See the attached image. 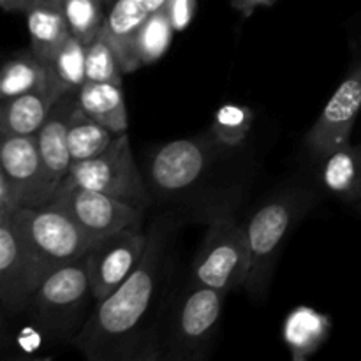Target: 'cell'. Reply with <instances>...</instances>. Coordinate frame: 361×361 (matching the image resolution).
Returning a JSON list of instances; mask_svg holds the SVG:
<instances>
[{
    "mask_svg": "<svg viewBox=\"0 0 361 361\" xmlns=\"http://www.w3.org/2000/svg\"><path fill=\"white\" fill-rule=\"evenodd\" d=\"M166 236L148 235V247L136 270L109 296L95 302L73 345L90 361L145 360L141 328L154 305L161 279Z\"/></svg>",
    "mask_w": 361,
    "mask_h": 361,
    "instance_id": "1",
    "label": "cell"
},
{
    "mask_svg": "<svg viewBox=\"0 0 361 361\" xmlns=\"http://www.w3.org/2000/svg\"><path fill=\"white\" fill-rule=\"evenodd\" d=\"M94 298L85 257L53 270L28 303L32 319L55 341H73L85 324Z\"/></svg>",
    "mask_w": 361,
    "mask_h": 361,
    "instance_id": "2",
    "label": "cell"
},
{
    "mask_svg": "<svg viewBox=\"0 0 361 361\" xmlns=\"http://www.w3.org/2000/svg\"><path fill=\"white\" fill-rule=\"evenodd\" d=\"M310 203L309 194L302 190L279 194L249 219L245 226L250 249V274L245 289L250 296L257 300L267 296L282 243L309 210Z\"/></svg>",
    "mask_w": 361,
    "mask_h": 361,
    "instance_id": "3",
    "label": "cell"
},
{
    "mask_svg": "<svg viewBox=\"0 0 361 361\" xmlns=\"http://www.w3.org/2000/svg\"><path fill=\"white\" fill-rule=\"evenodd\" d=\"M194 282L222 293L245 288L250 274L247 226L221 214L210 222L192 267Z\"/></svg>",
    "mask_w": 361,
    "mask_h": 361,
    "instance_id": "4",
    "label": "cell"
},
{
    "mask_svg": "<svg viewBox=\"0 0 361 361\" xmlns=\"http://www.w3.org/2000/svg\"><path fill=\"white\" fill-rule=\"evenodd\" d=\"M67 178L141 210L150 203V194L134 161L129 133L116 134L111 145L95 157L73 162Z\"/></svg>",
    "mask_w": 361,
    "mask_h": 361,
    "instance_id": "5",
    "label": "cell"
},
{
    "mask_svg": "<svg viewBox=\"0 0 361 361\" xmlns=\"http://www.w3.org/2000/svg\"><path fill=\"white\" fill-rule=\"evenodd\" d=\"M51 274L13 215L0 217V305L6 316L28 309L32 296Z\"/></svg>",
    "mask_w": 361,
    "mask_h": 361,
    "instance_id": "6",
    "label": "cell"
},
{
    "mask_svg": "<svg viewBox=\"0 0 361 361\" xmlns=\"http://www.w3.org/2000/svg\"><path fill=\"white\" fill-rule=\"evenodd\" d=\"M46 204H53L66 212L90 236L92 242L122 229L136 228L143 221L141 208L130 207L99 190L78 185L67 176L60 182Z\"/></svg>",
    "mask_w": 361,
    "mask_h": 361,
    "instance_id": "7",
    "label": "cell"
},
{
    "mask_svg": "<svg viewBox=\"0 0 361 361\" xmlns=\"http://www.w3.org/2000/svg\"><path fill=\"white\" fill-rule=\"evenodd\" d=\"M13 217L51 271L62 264L83 259L94 243L66 212L53 204L20 208Z\"/></svg>",
    "mask_w": 361,
    "mask_h": 361,
    "instance_id": "8",
    "label": "cell"
},
{
    "mask_svg": "<svg viewBox=\"0 0 361 361\" xmlns=\"http://www.w3.org/2000/svg\"><path fill=\"white\" fill-rule=\"evenodd\" d=\"M148 235L141 226L127 228L92 243L85 256L95 302L111 295L143 259Z\"/></svg>",
    "mask_w": 361,
    "mask_h": 361,
    "instance_id": "9",
    "label": "cell"
},
{
    "mask_svg": "<svg viewBox=\"0 0 361 361\" xmlns=\"http://www.w3.org/2000/svg\"><path fill=\"white\" fill-rule=\"evenodd\" d=\"M224 296L226 293L219 289L194 282V288L187 293L176 312L169 358H200L221 324Z\"/></svg>",
    "mask_w": 361,
    "mask_h": 361,
    "instance_id": "10",
    "label": "cell"
},
{
    "mask_svg": "<svg viewBox=\"0 0 361 361\" xmlns=\"http://www.w3.org/2000/svg\"><path fill=\"white\" fill-rule=\"evenodd\" d=\"M224 148L210 136L183 137L159 148L150 161V182L161 194H176L197 182Z\"/></svg>",
    "mask_w": 361,
    "mask_h": 361,
    "instance_id": "11",
    "label": "cell"
},
{
    "mask_svg": "<svg viewBox=\"0 0 361 361\" xmlns=\"http://www.w3.org/2000/svg\"><path fill=\"white\" fill-rule=\"evenodd\" d=\"M361 111V60L344 78L305 136L310 154L323 157L351 141L353 127Z\"/></svg>",
    "mask_w": 361,
    "mask_h": 361,
    "instance_id": "12",
    "label": "cell"
},
{
    "mask_svg": "<svg viewBox=\"0 0 361 361\" xmlns=\"http://www.w3.org/2000/svg\"><path fill=\"white\" fill-rule=\"evenodd\" d=\"M0 173L14 183L23 208L44 207L55 192L35 136L0 134Z\"/></svg>",
    "mask_w": 361,
    "mask_h": 361,
    "instance_id": "13",
    "label": "cell"
},
{
    "mask_svg": "<svg viewBox=\"0 0 361 361\" xmlns=\"http://www.w3.org/2000/svg\"><path fill=\"white\" fill-rule=\"evenodd\" d=\"M78 106L76 92H66L53 106L46 122L35 134L42 162L48 171L49 180L56 187L69 175L73 157L69 152V123L74 109Z\"/></svg>",
    "mask_w": 361,
    "mask_h": 361,
    "instance_id": "14",
    "label": "cell"
},
{
    "mask_svg": "<svg viewBox=\"0 0 361 361\" xmlns=\"http://www.w3.org/2000/svg\"><path fill=\"white\" fill-rule=\"evenodd\" d=\"M66 88L55 80L44 87L21 94L18 97L2 101L0 108V134H20V136H35L51 113Z\"/></svg>",
    "mask_w": 361,
    "mask_h": 361,
    "instance_id": "15",
    "label": "cell"
},
{
    "mask_svg": "<svg viewBox=\"0 0 361 361\" xmlns=\"http://www.w3.org/2000/svg\"><path fill=\"white\" fill-rule=\"evenodd\" d=\"M148 14L150 13L147 7L136 0H115L108 7L101 34L115 48L126 74L140 69L136 60V41Z\"/></svg>",
    "mask_w": 361,
    "mask_h": 361,
    "instance_id": "16",
    "label": "cell"
},
{
    "mask_svg": "<svg viewBox=\"0 0 361 361\" xmlns=\"http://www.w3.org/2000/svg\"><path fill=\"white\" fill-rule=\"evenodd\" d=\"M25 20L30 49L42 62L49 63L71 35L62 0H35L25 13Z\"/></svg>",
    "mask_w": 361,
    "mask_h": 361,
    "instance_id": "17",
    "label": "cell"
},
{
    "mask_svg": "<svg viewBox=\"0 0 361 361\" xmlns=\"http://www.w3.org/2000/svg\"><path fill=\"white\" fill-rule=\"evenodd\" d=\"M331 331V319L326 314L300 305L288 314L282 326V341L288 345L293 361H305L316 355Z\"/></svg>",
    "mask_w": 361,
    "mask_h": 361,
    "instance_id": "18",
    "label": "cell"
},
{
    "mask_svg": "<svg viewBox=\"0 0 361 361\" xmlns=\"http://www.w3.org/2000/svg\"><path fill=\"white\" fill-rule=\"evenodd\" d=\"M321 182L344 201L361 200V143L351 141L321 157Z\"/></svg>",
    "mask_w": 361,
    "mask_h": 361,
    "instance_id": "19",
    "label": "cell"
},
{
    "mask_svg": "<svg viewBox=\"0 0 361 361\" xmlns=\"http://www.w3.org/2000/svg\"><path fill=\"white\" fill-rule=\"evenodd\" d=\"M78 94V104L85 113L101 122L113 133H127L129 115H127L126 97L122 83L109 81H87Z\"/></svg>",
    "mask_w": 361,
    "mask_h": 361,
    "instance_id": "20",
    "label": "cell"
},
{
    "mask_svg": "<svg viewBox=\"0 0 361 361\" xmlns=\"http://www.w3.org/2000/svg\"><path fill=\"white\" fill-rule=\"evenodd\" d=\"M53 80V73L46 62H42L34 51L20 53L7 60L0 74V99L18 97L21 94L44 87Z\"/></svg>",
    "mask_w": 361,
    "mask_h": 361,
    "instance_id": "21",
    "label": "cell"
},
{
    "mask_svg": "<svg viewBox=\"0 0 361 361\" xmlns=\"http://www.w3.org/2000/svg\"><path fill=\"white\" fill-rule=\"evenodd\" d=\"M67 137H69V152L73 162H80L104 152L116 137V133L92 118L78 104L71 116L69 136Z\"/></svg>",
    "mask_w": 361,
    "mask_h": 361,
    "instance_id": "22",
    "label": "cell"
},
{
    "mask_svg": "<svg viewBox=\"0 0 361 361\" xmlns=\"http://www.w3.org/2000/svg\"><path fill=\"white\" fill-rule=\"evenodd\" d=\"M175 32L164 9L148 14L136 41V60L140 67L161 60L171 46Z\"/></svg>",
    "mask_w": 361,
    "mask_h": 361,
    "instance_id": "23",
    "label": "cell"
},
{
    "mask_svg": "<svg viewBox=\"0 0 361 361\" xmlns=\"http://www.w3.org/2000/svg\"><path fill=\"white\" fill-rule=\"evenodd\" d=\"M254 123V111L245 104L226 102L212 118L210 134L224 148L240 147L249 136Z\"/></svg>",
    "mask_w": 361,
    "mask_h": 361,
    "instance_id": "24",
    "label": "cell"
},
{
    "mask_svg": "<svg viewBox=\"0 0 361 361\" xmlns=\"http://www.w3.org/2000/svg\"><path fill=\"white\" fill-rule=\"evenodd\" d=\"M48 66L66 90L78 92L87 83V44L69 35Z\"/></svg>",
    "mask_w": 361,
    "mask_h": 361,
    "instance_id": "25",
    "label": "cell"
},
{
    "mask_svg": "<svg viewBox=\"0 0 361 361\" xmlns=\"http://www.w3.org/2000/svg\"><path fill=\"white\" fill-rule=\"evenodd\" d=\"M69 34L88 44L104 27L108 4L106 0H62Z\"/></svg>",
    "mask_w": 361,
    "mask_h": 361,
    "instance_id": "26",
    "label": "cell"
},
{
    "mask_svg": "<svg viewBox=\"0 0 361 361\" xmlns=\"http://www.w3.org/2000/svg\"><path fill=\"white\" fill-rule=\"evenodd\" d=\"M122 63L108 39L99 34L87 44V81L122 83Z\"/></svg>",
    "mask_w": 361,
    "mask_h": 361,
    "instance_id": "27",
    "label": "cell"
},
{
    "mask_svg": "<svg viewBox=\"0 0 361 361\" xmlns=\"http://www.w3.org/2000/svg\"><path fill=\"white\" fill-rule=\"evenodd\" d=\"M164 11L173 23V28L176 32H183L196 16L197 0H168Z\"/></svg>",
    "mask_w": 361,
    "mask_h": 361,
    "instance_id": "28",
    "label": "cell"
},
{
    "mask_svg": "<svg viewBox=\"0 0 361 361\" xmlns=\"http://www.w3.org/2000/svg\"><path fill=\"white\" fill-rule=\"evenodd\" d=\"M20 208H23L20 192L14 183L4 173H0V217L13 215Z\"/></svg>",
    "mask_w": 361,
    "mask_h": 361,
    "instance_id": "29",
    "label": "cell"
},
{
    "mask_svg": "<svg viewBox=\"0 0 361 361\" xmlns=\"http://www.w3.org/2000/svg\"><path fill=\"white\" fill-rule=\"evenodd\" d=\"M231 7L235 11H238L243 16H250L254 14V11H257L259 7H270L274 6L279 0H229Z\"/></svg>",
    "mask_w": 361,
    "mask_h": 361,
    "instance_id": "30",
    "label": "cell"
},
{
    "mask_svg": "<svg viewBox=\"0 0 361 361\" xmlns=\"http://www.w3.org/2000/svg\"><path fill=\"white\" fill-rule=\"evenodd\" d=\"M35 0H0V6L6 13H21L25 14Z\"/></svg>",
    "mask_w": 361,
    "mask_h": 361,
    "instance_id": "31",
    "label": "cell"
},
{
    "mask_svg": "<svg viewBox=\"0 0 361 361\" xmlns=\"http://www.w3.org/2000/svg\"><path fill=\"white\" fill-rule=\"evenodd\" d=\"M166 2H168V0H143V6L147 7L148 13H154V11L164 9Z\"/></svg>",
    "mask_w": 361,
    "mask_h": 361,
    "instance_id": "32",
    "label": "cell"
},
{
    "mask_svg": "<svg viewBox=\"0 0 361 361\" xmlns=\"http://www.w3.org/2000/svg\"><path fill=\"white\" fill-rule=\"evenodd\" d=\"M113 2H115V0H106V4H108V6H109V4H113Z\"/></svg>",
    "mask_w": 361,
    "mask_h": 361,
    "instance_id": "33",
    "label": "cell"
},
{
    "mask_svg": "<svg viewBox=\"0 0 361 361\" xmlns=\"http://www.w3.org/2000/svg\"><path fill=\"white\" fill-rule=\"evenodd\" d=\"M136 2H141V4H143V0H136Z\"/></svg>",
    "mask_w": 361,
    "mask_h": 361,
    "instance_id": "34",
    "label": "cell"
}]
</instances>
